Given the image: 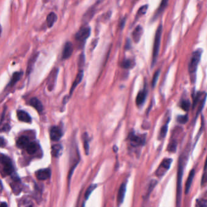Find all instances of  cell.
<instances>
[{"label": "cell", "instance_id": "6da1fadb", "mask_svg": "<svg viewBox=\"0 0 207 207\" xmlns=\"http://www.w3.org/2000/svg\"><path fill=\"white\" fill-rule=\"evenodd\" d=\"M163 31V27L162 24H160L157 29L156 32L155 34L154 41V45H153V59H152V66L154 65L155 63L157 61V59L159 53L160 47V42H161V38L162 34Z\"/></svg>", "mask_w": 207, "mask_h": 207}, {"label": "cell", "instance_id": "7a4b0ae2", "mask_svg": "<svg viewBox=\"0 0 207 207\" xmlns=\"http://www.w3.org/2000/svg\"><path fill=\"white\" fill-rule=\"evenodd\" d=\"M202 54V50L199 49L195 50L191 55L188 65V70L191 75H195L196 72L197 66L201 59Z\"/></svg>", "mask_w": 207, "mask_h": 207}, {"label": "cell", "instance_id": "3957f363", "mask_svg": "<svg viewBox=\"0 0 207 207\" xmlns=\"http://www.w3.org/2000/svg\"><path fill=\"white\" fill-rule=\"evenodd\" d=\"M1 163L2 165L3 172L5 176H10L14 172V167L11 159L3 154L1 156Z\"/></svg>", "mask_w": 207, "mask_h": 207}, {"label": "cell", "instance_id": "277c9868", "mask_svg": "<svg viewBox=\"0 0 207 207\" xmlns=\"http://www.w3.org/2000/svg\"><path fill=\"white\" fill-rule=\"evenodd\" d=\"M91 34V29L89 27H83L81 29L76 35V40L80 43L85 42Z\"/></svg>", "mask_w": 207, "mask_h": 207}, {"label": "cell", "instance_id": "5b68a950", "mask_svg": "<svg viewBox=\"0 0 207 207\" xmlns=\"http://www.w3.org/2000/svg\"><path fill=\"white\" fill-rule=\"evenodd\" d=\"M129 140L131 142V144L134 147L141 146L145 143V138L141 137L137 135H136L134 133H131L129 136Z\"/></svg>", "mask_w": 207, "mask_h": 207}, {"label": "cell", "instance_id": "8992f818", "mask_svg": "<svg viewBox=\"0 0 207 207\" xmlns=\"http://www.w3.org/2000/svg\"><path fill=\"white\" fill-rule=\"evenodd\" d=\"M35 176L40 181H45L50 178L51 176V170L50 168L41 169L36 172Z\"/></svg>", "mask_w": 207, "mask_h": 207}, {"label": "cell", "instance_id": "52a82bcc", "mask_svg": "<svg viewBox=\"0 0 207 207\" xmlns=\"http://www.w3.org/2000/svg\"><path fill=\"white\" fill-rule=\"evenodd\" d=\"M63 136L62 130L58 127H53L50 130V138L54 141H58Z\"/></svg>", "mask_w": 207, "mask_h": 207}, {"label": "cell", "instance_id": "ba28073f", "mask_svg": "<svg viewBox=\"0 0 207 207\" xmlns=\"http://www.w3.org/2000/svg\"><path fill=\"white\" fill-rule=\"evenodd\" d=\"M172 162H173L172 159H165L162 162L159 168H158L157 174V175H159L160 174H162V170H165V172L168 170L169 168H170Z\"/></svg>", "mask_w": 207, "mask_h": 207}, {"label": "cell", "instance_id": "9c48e42d", "mask_svg": "<svg viewBox=\"0 0 207 207\" xmlns=\"http://www.w3.org/2000/svg\"><path fill=\"white\" fill-rule=\"evenodd\" d=\"M72 52H73L72 44L71 43V42H67L64 46V49H63V54H62L63 59H66L69 58L72 55Z\"/></svg>", "mask_w": 207, "mask_h": 207}, {"label": "cell", "instance_id": "30bf717a", "mask_svg": "<svg viewBox=\"0 0 207 207\" xmlns=\"http://www.w3.org/2000/svg\"><path fill=\"white\" fill-rule=\"evenodd\" d=\"M143 28L140 26H137L135 28V29L134 30V31L132 32V34L133 40L135 43H137L140 41L141 37H142V34H143Z\"/></svg>", "mask_w": 207, "mask_h": 207}, {"label": "cell", "instance_id": "8fae6325", "mask_svg": "<svg viewBox=\"0 0 207 207\" xmlns=\"http://www.w3.org/2000/svg\"><path fill=\"white\" fill-rule=\"evenodd\" d=\"M17 117L20 121L24 122L31 123L32 121L31 116L27 112L23 110H18L17 111Z\"/></svg>", "mask_w": 207, "mask_h": 207}, {"label": "cell", "instance_id": "7c38bea8", "mask_svg": "<svg viewBox=\"0 0 207 207\" xmlns=\"http://www.w3.org/2000/svg\"><path fill=\"white\" fill-rule=\"evenodd\" d=\"M126 191V184L125 183H123L120 185L117 195V202L119 204H121L123 203L125 197Z\"/></svg>", "mask_w": 207, "mask_h": 207}, {"label": "cell", "instance_id": "4fadbf2b", "mask_svg": "<svg viewBox=\"0 0 207 207\" xmlns=\"http://www.w3.org/2000/svg\"><path fill=\"white\" fill-rule=\"evenodd\" d=\"M29 104L40 113L43 110V106L42 103L37 98H31L29 101Z\"/></svg>", "mask_w": 207, "mask_h": 207}, {"label": "cell", "instance_id": "5bb4252c", "mask_svg": "<svg viewBox=\"0 0 207 207\" xmlns=\"http://www.w3.org/2000/svg\"><path fill=\"white\" fill-rule=\"evenodd\" d=\"M83 70H81L78 72L77 75H76V78L72 84V87L71 88V90H70V95H72V92H74V89L76 88V87L78 85V84H80L83 79Z\"/></svg>", "mask_w": 207, "mask_h": 207}, {"label": "cell", "instance_id": "9a60e30c", "mask_svg": "<svg viewBox=\"0 0 207 207\" xmlns=\"http://www.w3.org/2000/svg\"><path fill=\"white\" fill-rule=\"evenodd\" d=\"M29 143L30 142L28 138L24 136H22L17 141V146L20 148H26Z\"/></svg>", "mask_w": 207, "mask_h": 207}, {"label": "cell", "instance_id": "2e32d148", "mask_svg": "<svg viewBox=\"0 0 207 207\" xmlns=\"http://www.w3.org/2000/svg\"><path fill=\"white\" fill-rule=\"evenodd\" d=\"M146 95H147V92L145 90H143L138 93L137 96L136 97V104L138 106H141L144 103L146 98Z\"/></svg>", "mask_w": 207, "mask_h": 207}, {"label": "cell", "instance_id": "e0dca14e", "mask_svg": "<svg viewBox=\"0 0 207 207\" xmlns=\"http://www.w3.org/2000/svg\"><path fill=\"white\" fill-rule=\"evenodd\" d=\"M195 175V170H192L190 172L189 175H188V179H187V181H186V182L185 190V194H188L189 193V191L190 190L191 185L192 182L193 181Z\"/></svg>", "mask_w": 207, "mask_h": 207}, {"label": "cell", "instance_id": "ac0fdd59", "mask_svg": "<svg viewBox=\"0 0 207 207\" xmlns=\"http://www.w3.org/2000/svg\"><path fill=\"white\" fill-rule=\"evenodd\" d=\"M168 1H169V0H162L159 8L157 9V11L156 12V13H155L154 16L153 17L154 20H155L164 12V10L165 9V8L166 7V6L168 5Z\"/></svg>", "mask_w": 207, "mask_h": 207}, {"label": "cell", "instance_id": "d6986e66", "mask_svg": "<svg viewBox=\"0 0 207 207\" xmlns=\"http://www.w3.org/2000/svg\"><path fill=\"white\" fill-rule=\"evenodd\" d=\"M57 15L54 13V12H51L47 16V19H46V22L47 24V26L51 28L52 27L55 22L57 21Z\"/></svg>", "mask_w": 207, "mask_h": 207}, {"label": "cell", "instance_id": "ffe728a7", "mask_svg": "<svg viewBox=\"0 0 207 207\" xmlns=\"http://www.w3.org/2000/svg\"><path fill=\"white\" fill-rule=\"evenodd\" d=\"M63 150V147L60 144H55L52 147V154L55 158L59 157Z\"/></svg>", "mask_w": 207, "mask_h": 207}, {"label": "cell", "instance_id": "44dd1931", "mask_svg": "<svg viewBox=\"0 0 207 207\" xmlns=\"http://www.w3.org/2000/svg\"><path fill=\"white\" fill-rule=\"evenodd\" d=\"M27 152L29 154H33L37 152L38 149V145L36 142H30L27 148H26Z\"/></svg>", "mask_w": 207, "mask_h": 207}, {"label": "cell", "instance_id": "7402d4cb", "mask_svg": "<svg viewBox=\"0 0 207 207\" xmlns=\"http://www.w3.org/2000/svg\"><path fill=\"white\" fill-rule=\"evenodd\" d=\"M22 73V72H15V73H13V76L11 79V82L9 83V86H12L14 84H15L21 78Z\"/></svg>", "mask_w": 207, "mask_h": 207}, {"label": "cell", "instance_id": "603a6c76", "mask_svg": "<svg viewBox=\"0 0 207 207\" xmlns=\"http://www.w3.org/2000/svg\"><path fill=\"white\" fill-rule=\"evenodd\" d=\"M135 65V63L131 59H125L121 64V66L126 69L132 68Z\"/></svg>", "mask_w": 207, "mask_h": 207}, {"label": "cell", "instance_id": "cb8c5ba5", "mask_svg": "<svg viewBox=\"0 0 207 207\" xmlns=\"http://www.w3.org/2000/svg\"><path fill=\"white\" fill-rule=\"evenodd\" d=\"M180 106L181 107V109L184 110V111H188L189 110V109L191 107V103L190 102L189 100H182L180 103Z\"/></svg>", "mask_w": 207, "mask_h": 207}, {"label": "cell", "instance_id": "d4e9b609", "mask_svg": "<svg viewBox=\"0 0 207 207\" xmlns=\"http://www.w3.org/2000/svg\"><path fill=\"white\" fill-rule=\"evenodd\" d=\"M148 5H147V4L144 5V6H142V7L139 9V11H138L137 13L136 18H138L141 17L143 15H144L146 13L147 10H148Z\"/></svg>", "mask_w": 207, "mask_h": 207}, {"label": "cell", "instance_id": "484cf974", "mask_svg": "<svg viewBox=\"0 0 207 207\" xmlns=\"http://www.w3.org/2000/svg\"><path fill=\"white\" fill-rule=\"evenodd\" d=\"M97 186V184H92L87 188V190L86 191V193H85V196L86 200L89 199V196H91V193L96 190Z\"/></svg>", "mask_w": 207, "mask_h": 207}, {"label": "cell", "instance_id": "4316f807", "mask_svg": "<svg viewBox=\"0 0 207 207\" xmlns=\"http://www.w3.org/2000/svg\"><path fill=\"white\" fill-rule=\"evenodd\" d=\"M168 124L166 123L165 125H164L161 128V130H160V133H159V139H161L162 138H164L165 136H166L167 131H168Z\"/></svg>", "mask_w": 207, "mask_h": 207}, {"label": "cell", "instance_id": "83f0119b", "mask_svg": "<svg viewBox=\"0 0 207 207\" xmlns=\"http://www.w3.org/2000/svg\"><path fill=\"white\" fill-rule=\"evenodd\" d=\"M176 147H177V143L175 141L171 142L170 144L168 146L167 150L170 152L175 153L176 151Z\"/></svg>", "mask_w": 207, "mask_h": 207}, {"label": "cell", "instance_id": "f1b7e54d", "mask_svg": "<svg viewBox=\"0 0 207 207\" xmlns=\"http://www.w3.org/2000/svg\"><path fill=\"white\" fill-rule=\"evenodd\" d=\"M177 120L178 121L179 123L180 124H185L188 120V116L187 115H180L177 116Z\"/></svg>", "mask_w": 207, "mask_h": 207}, {"label": "cell", "instance_id": "f546056e", "mask_svg": "<svg viewBox=\"0 0 207 207\" xmlns=\"http://www.w3.org/2000/svg\"><path fill=\"white\" fill-rule=\"evenodd\" d=\"M160 71L159 70L156 71L155 72V73L154 74V76H153V81H152V86H153V87H155V86L156 85L157 79H158V78L159 77V75H160Z\"/></svg>", "mask_w": 207, "mask_h": 207}, {"label": "cell", "instance_id": "4dcf8cb0", "mask_svg": "<svg viewBox=\"0 0 207 207\" xmlns=\"http://www.w3.org/2000/svg\"><path fill=\"white\" fill-rule=\"evenodd\" d=\"M197 205L198 207H207V199H202L197 201Z\"/></svg>", "mask_w": 207, "mask_h": 207}, {"label": "cell", "instance_id": "1f68e13d", "mask_svg": "<svg viewBox=\"0 0 207 207\" xmlns=\"http://www.w3.org/2000/svg\"><path fill=\"white\" fill-rule=\"evenodd\" d=\"M157 183V181L155 180H152L151 181V182L150 183V185H149V187H148V193H147V196H149V195L151 193V192L152 191L154 186L156 185Z\"/></svg>", "mask_w": 207, "mask_h": 207}, {"label": "cell", "instance_id": "d6a6232c", "mask_svg": "<svg viewBox=\"0 0 207 207\" xmlns=\"http://www.w3.org/2000/svg\"><path fill=\"white\" fill-rule=\"evenodd\" d=\"M84 148L86 153V154L88 155L89 151V141L87 139H85L84 141Z\"/></svg>", "mask_w": 207, "mask_h": 207}, {"label": "cell", "instance_id": "836d02e7", "mask_svg": "<svg viewBox=\"0 0 207 207\" xmlns=\"http://www.w3.org/2000/svg\"><path fill=\"white\" fill-rule=\"evenodd\" d=\"M0 207H8V206H7V204L6 202H2L1 203Z\"/></svg>", "mask_w": 207, "mask_h": 207}, {"label": "cell", "instance_id": "e575fe53", "mask_svg": "<svg viewBox=\"0 0 207 207\" xmlns=\"http://www.w3.org/2000/svg\"><path fill=\"white\" fill-rule=\"evenodd\" d=\"M4 139H3L2 138H1V146L2 147L3 145H4Z\"/></svg>", "mask_w": 207, "mask_h": 207}, {"label": "cell", "instance_id": "d590c367", "mask_svg": "<svg viewBox=\"0 0 207 207\" xmlns=\"http://www.w3.org/2000/svg\"><path fill=\"white\" fill-rule=\"evenodd\" d=\"M82 207H85V204L83 205V206H82Z\"/></svg>", "mask_w": 207, "mask_h": 207}]
</instances>
